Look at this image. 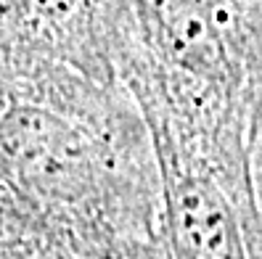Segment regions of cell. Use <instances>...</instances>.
<instances>
[{
	"label": "cell",
	"instance_id": "1",
	"mask_svg": "<svg viewBox=\"0 0 262 259\" xmlns=\"http://www.w3.org/2000/svg\"><path fill=\"white\" fill-rule=\"evenodd\" d=\"M154 138L246 161L262 127V0H127Z\"/></svg>",
	"mask_w": 262,
	"mask_h": 259
},
{
	"label": "cell",
	"instance_id": "2",
	"mask_svg": "<svg viewBox=\"0 0 262 259\" xmlns=\"http://www.w3.org/2000/svg\"><path fill=\"white\" fill-rule=\"evenodd\" d=\"M159 159L175 259H262V230L246 164H225L167 143Z\"/></svg>",
	"mask_w": 262,
	"mask_h": 259
},
{
	"label": "cell",
	"instance_id": "3",
	"mask_svg": "<svg viewBox=\"0 0 262 259\" xmlns=\"http://www.w3.org/2000/svg\"><path fill=\"white\" fill-rule=\"evenodd\" d=\"M0 175L27 199L74 201L93 175V143L53 101L13 96L0 106Z\"/></svg>",
	"mask_w": 262,
	"mask_h": 259
},
{
	"label": "cell",
	"instance_id": "4",
	"mask_svg": "<svg viewBox=\"0 0 262 259\" xmlns=\"http://www.w3.org/2000/svg\"><path fill=\"white\" fill-rule=\"evenodd\" d=\"M119 0H0V51L37 61L58 56L98 72Z\"/></svg>",
	"mask_w": 262,
	"mask_h": 259
},
{
	"label": "cell",
	"instance_id": "5",
	"mask_svg": "<svg viewBox=\"0 0 262 259\" xmlns=\"http://www.w3.org/2000/svg\"><path fill=\"white\" fill-rule=\"evenodd\" d=\"M13 211L8 209V204L0 199V241L3 238H11V230H13Z\"/></svg>",
	"mask_w": 262,
	"mask_h": 259
}]
</instances>
